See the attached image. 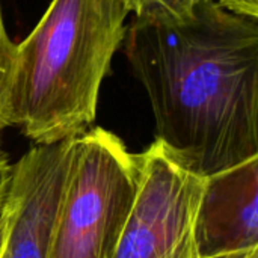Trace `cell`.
Segmentation results:
<instances>
[{
  "instance_id": "1",
  "label": "cell",
  "mask_w": 258,
  "mask_h": 258,
  "mask_svg": "<svg viewBox=\"0 0 258 258\" xmlns=\"http://www.w3.org/2000/svg\"><path fill=\"white\" fill-rule=\"evenodd\" d=\"M122 44L180 163L210 177L258 157V20L212 0L184 21L133 17Z\"/></svg>"
},
{
  "instance_id": "2",
  "label": "cell",
  "mask_w": 258,
  "mask_h": 258,
  "mask_svg": "<svg viewBox=\"0 0 258 258\" xmlns=\"http://www.w3.org/2000/svg\"><path fill=\"white\" fill-rule=\"evenodd\" d=\"M128 14L122 0H51L17 44L9 124L35 145L85 133Z\"/></svg>"
},
{
  "instance_id": "3",
  "label": "cell",
  "mask_w": 258,
  "mask_h": 258,
  "mask_svg": "<svg viewBox=\"0 0 258 258\" xmlns=\"http://www.w3.org/2000/svg\"><path fill=\"white\" fill-rule=\"evenodd\" d=\"M139 183V159L112 132L76 136L47 258H112Z\"/></svg>"
},
{
  "instance_id": "4",
  "label": "cell",
  "mask_w": 258,
  "mask_h": 258,
  "mask_svg": "<svg viewBox=\"0 0 258 258\" xmlns=\"http://www.w3.org/2000/svg\"><path fill=\"white\" fill-rule=\"evenodd\" d=\"M138 159V189L112 258H201L197 218L207 177L157 139Z\"/></svg>"
},
{
  "instance_id": "5",
  "label": "cell",
  "mask_w": 258,
  "mask_h": 258,
  "mask_svg": "<svg viewBox=\"0 0 258 258\" xmlns=\"http://www.w3.org/2000/svg\"><path fill=\"white\" fill-rule=\"evenodd\" d=\"M74 139L33 145L12 165L9 227L0 258H47Z\"/></svg>"
},
{
  "instance_id": "6",
  "label": "cell",
  "mask_w": 258,
  "mask_h": 258,
  "mask_svg": "<svg viewBox=\"0 0 258 258\" xmlns=\"http://www.w3.org/2000/svg\"><path fill=\"white\" fill-rule=\"evenodd\" d=\"M197 242L201 258L258 246V157L207 177Z\"/></svg>"
},
{
  "instance_id": "7",
  "label": "cell",
  "mask_w": 258,
  "mask_h": 258,
  "mask_svg": "<svg viewBox=\"0 0 258 258\" xmlns=\"http://www.w3.org/2000/svg\"><path fill=\"white\" fill-rule=\"evenodd\" d=\"M207 2L212 0H122L125 9L136 18L154 21H184Z\"/></svg>"
},
{
  "instance_id": "8",
  "label": "cell",
  "mask_w": 258,
  "mask_h": 258,
  "mask_svg": "<svg viewBox=\"0 0 258 258\" xmlns=\"http://www.w3.org/2000/svg\"><path fill=\"white\" fill-rule=\"evenodd\" d=\"M17 57V44L9 38L0 8V132L9 124L11 91L14 80V68Z\"/></svg>"
},
{
  "instance_id": "9",
  "label": "cell",
  "mask_w": 258,
  "mask_h": 258,
  "mask_svg": "<svg viewBox=\"0 0 258 258\" xmlns=\"http://www.w3.org/2000/svg\"><path fill=\"white\" fill-rule=\"evenodd\" d=\"M216 3L233 14L258 20V0H216Z\"/></svg>"
},
{
  "instance_id": "10",
  "label": "cell",
  "mask_w": 258,
  "mask_h": 258,
  "mask_svg": "<svg viewBox=\"0 0 258 258\" xmlns=\"http://www.w3.org/2000/svg\"><path fill=\"white\" fill-rule=\"evenodd\" d=\"M11 180H12V165L9 163L6 154L0 151V215L5 209L9 195Z\"/></svg>"
},
{
  "instance_id": "11",
  "label": "cell",
  "mask_w": 258,
  "mask_h": 258,
  "mask_svg": "<svg viewBox=\"0 0 258 258\" xmlns=\"http://www.w3.org/2000/svg\"><path fill=\"white\" fill-rule=\"evenodd\" d=\"M8 227H9V206H8V200H6L5 209L0 215V255H2V249H3L5 240H6Z\"/></svg>"
},
{
  "instance_id": "12",
  "label": "cell",
  "mask_w": 258,
  "mask_h": 258,
  "mask_svg": "<svg viewBox=\"0 0 258 258\" xmlns=\"http://www.w3.org/2000/svg\"><path fill=\"white\" fill-rule=\"evenodd\" d=\"M210 258H258V246L251 248V249H245V251H239V252H231V254H224V255H216V257Z\"/></svg>"
}]
</instances>
